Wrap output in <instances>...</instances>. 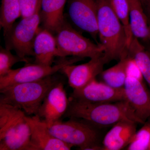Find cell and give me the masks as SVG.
<instances>
[{"label":"cell","mask_w":150,"mask_h":150,"mask_svg":"<svg viewBox=\"0 0 150 150\" xmlns=\"http://www.w3.org/2000/svg\"><path fill=\"white\" fill-rule=\"evenodd\" d=\"M97 24L100 44L104 49L106 63L129 56L126 33L110 0H97Z\"/></svg>","instance_id":"1"},{"label":"cell","mask_w":150,"mask_h":150,"mask_svg":"<svg viewBox=\"0 0 150 150\" xmlns=\"http://www.w3.org/2000/svg\"><path fill=\"white\" fill-rule=\"evenodd\" d=\"M69 103L64 118L84 120L97 128L113 126L119 121L130 120L139 123L126 100L110 103H92L69 98Z\"/></svg>","instance_id":"2"},{"label":"cell","mask_w":150,"mask_h":150,"mask_svg":"<svg viewBox=\"0 0 150 150\" xmlns=\"http://www.w3.org/2000/svg\"><path fill=\"white\" fill-rule=\"evenodd\" d=\"M53 75L40 80L16 84L0 90V103L18 108L29 116L37 115L48 92L59 81Z\"/></svg>","instance_id":"3"},{"label":"cell","mask_w":150,"mask_h":150,"mask_svg":"<svg viewBox=\"0 0 150 150\" xmlns=\"http://www.w3.org/2000/svg\"><path fill=\"white\" fill-rule=\"evenodd\" d=\"M25 112L0 103V150H28L30 130Z\"/></svg>","instance_id":"4"},{"label":"cell","mask_w":150,"mask_h":150,"mask_svg":"<svg viewBox=\"0 0 150 150\" xmlns=\"http://www.w3.org/2000/svg\"><path fill=\"white\" fill-rule=\"evenodd\" d=\"M48 126L51 134L62 142L81 150H103L96 126L82 119L69 118Z\"/></svg>","instance_id":"5"},{"label":"cell","mask_w":150,"mask_h":150,"mask_svg":"<svg viewBox=\"0 0 150 150\" xmlns=\"http://www.w3.org/2000/svg\"><path fill=\"white\" fill-rule=\"evenodd\" d=\"M55 34L61 58L72 56L91 59L103 54L104 49L101 45L94 43L82 35L81 32L72 25L66 16Z\"/></svg>","instance_id":"6"},{"label":"cell","mask_w":150,"mask_h":150,"mask_svg":"<svg viewBox=\"0 0 150 150\" xmlns=\"http://www.w3.org/2000/svg\"><path fill=\"white\" fill-rule=\"evenodd\" d=\"M40 11L15 23L4 34L5 48L13 50L21 58L34 56L33 46L35 38L41 28Z\"/></svg>","instance_id":"7"},{"label":"cell","mask_w":150,"mask_h":150,"mask_svg":"<svg viewBox=\"0 0 150 150\" xmlns=\"http://www.w3.org/2000/svg\"><path fill=\"white\" fill-rule=\"evenodd\" d=\"M61 58L57 64L51 66L25 63L24 67L10 70L7 74L0 77V90L16 84L30 82L40 80L59 71L67 65L72 64L82 59L75 57L67 59Z\"/></svg>","instance_id":"8"},{"label":"cell","mask_w":150,"mask_h":150,"mask_svg":"<svg viewBox=\"0 0 150 150\" xmlns=\"http://www.w3.org/2000/svg\"><path fill=\"white\" fill-rule=\"evenodd\" d=\"M67 18L80 32L88 33L97 44V0H67Z\"/></svg>","instance_id":"9"},{"label":"cell","mask_w":150,"mask_h":150,"mask_svg":"<svg viewBox=\"0 0 150 150\" xmlns=\"http://www.w3.org/2000/svg\"><path fill=\"white\" fill-rule=\"evenodd\" d=\"M70 98L81 102L92 103H114L126 100L123 88H116L96 79L83 87L73 90Z\"/></svg>","instance_id":"10"},{"label":"cell","mask_w":150,"mask_h":150,"mask_svg":"<svg viewBox=\"0 0 150 150\" xmlns=\"http://www.w3.org/2000/svg\"><path fill=\"white\" fill-rule=\"evenodd\" d=\"M128 102L139 123L144 124L150 117V92L142 79L127 75L123 87Z\"/></svg>","instance_id":"11"},{"label":"cell","mask_w":150,"mask_h":150,"mask_svg":"<svg viewBox=\"0 0 150 150\" xmlns=\"http://www.w3.org/2000/svg\"><path fill=\"white\" fill-rule=\"evenodd\" d=\"M69 103L64 85L59 81L52 86L38 112L40 119L48 126L60 120L67 112Z\"/></svg>","instance_id":"12"},{"label":"cell","mask_w":150,"mask_h":150,"mask_svg":"<svg viewBox=\"0 0 150 150\" xmlns=\"http://www.w3.org/2000/svg\"><path fill=\"white\" fill-rule=\"evenodd\" d=\"M26 119L30 130L28 150H70L72 147L51 134L47 124L38 115H27Z\"/></svg>","instance_id":"13"},{"label":"cell","mask_w":150,"mask_h":150,"mask_svg":"<svg viewBox=\"0 0 150 150\" xmlns=\"http://www.w3.org/2000/svg\"><path fill=\"white\" fill-rule=\"evenodd\" d=\"M103 54L92 58L84 64L66 65L60 71L66 75L69 85L73 90L81 88L103 71V66L107 64Z\"/></svg>","instance_id":"14"},{"label":"cell","mask_w":150,"mask_h":150,"mask_svg":"<svg viewBox=\"0 0 150 150\" xmlns=\"http://www.w3.org/2000/svg\"><path fill=\"white\" fill-rule=\"evenodd\" d=\"M137 123L124 120L113 125L103 138V150H120L128 146L137 132Z\"/></svg>","instance_id":"15"},{"label":"cell","mask_w":150,"mask_h":150,"mask_svg":"<svg viewBox=\"0 0 150 150\" xmlns=\"http://www.w3.org/2000/svg\"><path fill=\"white\" fill-rule=\"evenodd\" d=\"M33 51L34 63L38 64L52 66L55 57L61 58L55 36L52 33L43 28L35 38Z\"/></svg>","instance_id":"16"},{"label":"cell","mask_w":150,"mask_h":150,"mask_svg":"<svg viewBox=\"0 0 150 150\" xmlns=\"http://www.w3.org/2000/svg\"><path fill=\"white\" fill-rule=\"evenodd\" d=\"M67 0H42L40 15L43 28L55 34L64 21V9Z\"/></svg>","instance_id":"17"},{"label":"cell","mask_w":150,"mask_h":150,"mask_svg":"<svg viewBox=\"0 0 150 150\" xmlns=\"http://www.w3.org/2000/svg\"><path fill=\"white\" fill-rule=\"evenodd\" d=\"M130 24L134 37L145 40H150L149 19L143 8L142 0H127Z\"/></svg>","instance_id":"18"},{"label":"cell","mask_w":150,"mask_h":150,"mask_svg":"<svg viewBox=\"0 0 150 150\" xmlns=\"http://www.w3.org/2000/svg\"><path fill=\"white\" fill-rule=\"evenodd\" d=\"M131 58L129 56L119 60L118 64L100 74L103 81L116 88L124 87L127 76V70Z\"/></svg>","instance_id":"19"},{"label":"cell","mask_w":150,"mask_h":150,"mask_svg":"<svg viewBox=\"0 0 150 150\" xmlns=\"http://www.w3.org/2000/svg\"><path fill=\"white\" fill-rule=\"evenodd\" d=\"M129 55L139 69L143 77L150 89V53L137 38H134L129 46Z\"/></svg>","instance_id":"20"},{"label":"cell","mask_w":150,"mask_h":150,"mask_svg":"<svg viewBox=\"0 0 150 150\" xmlns=\"http://www.w3.org/2000/svg\"><path fill=\"white\" fill-rule=\"evenodd\" d=\"M19 17H21L20 0H1L0 25L4 30V34L10 29Z\"/></svg>","instance_id":"21"},{"label":"cell","mask_w":150,"mask_h":150,"mask_svg":"<svg viewBox=\"0 0 150 150\" xmlns=\"http://www.w3.org/2000/svg\"><path fill=\"white\" fill-rule=\"evenodd\" d=\"M110 4L115 14L122 23L127 38L128 48L134 35L130 24L129 8L127 0H110Z\"/></svg>","instance_id":"22"},{"label":"cell","mask_w":150,"mask_h":150,"mask_svg":"<svg viewBox=\"0 0 150 150\" xmlns=\"http://www.w3.org/2000/svg\"><path fill=\"white\" fill-rule=\"evenodd\" d=\"M126 149L150 150V117L137 131Z\"/></svg>","instance_id":"23"},{"label":"cell","mask_w":150,"mask_h":150,"mask_svg":"<svg viewBox=\"0 0 150 150\" xmlns=\"http://www.w3.org/2000/svg\"><path fill=\"white\" fill-rule=\"evenodd\" d=\"M27 58H23L18 55H13L11 50L1 46L0 48V77L3 76L12 69V67L18 62L29 63Z\"/></svg>","instance_id":"24"},{"label":"cell","mask_w":150,"mask_h":150,"mask_svg":"<svg viewBox=\"0 0 150 150\" xmlns=\"http://www.w3.org/2000/svg\"><path fill=\"white\" fill-rule=\"evenodd\" d=\"M21 18L32 16L40 10L42 0H20Z\"/></svg>","instance_id":"25"},{"label":"cell","mask_w":150,"mask_h":150,"mask_svg":"<svg viewBox=\"0 0 150 150\" xmlns=\"http://www.w3.org/2000/svg\"><path fill=\"white\" fill-rule=\"evenodd\" d=\"M142 1L144 6H146L147 4L148 0H142Z\"/></svg>","instance_id":"26"},{"label":"cell","mask_w":150,"mask_h":150,"mask_svg":"<svg viewBox=\"0 0 150 150\" xmlns=\"http://www.w3.org/2000/svg\"><path fill=\"white\" fill-rule=\"evenodd\" d=\"M146 6L148 7V9H149V11L150 12V0H148L147 4Z\"/></svg>","instance_id":"27"},{"label":"cell","mask_w":150,"mask_h":150,"mask_svg":"<svg viewBox=\"0 0 150 150\" xmlns=\"http://www.w3.org/2000/svg\"><path fill=\"white\" fill-rule=\"evenodd\" d=\"M149 28L150 31V20H149Z\"/></svg>","instance_id":"28"},{"label":"cell","mask_w":150,"mask_h":150,"mask_svg":"<svg viewBox=\"0 0 150 150\" xmlns=\"http://www.w3.org/2000/svg\"></svg>","instance_id":"29"}]
</instances>
